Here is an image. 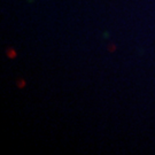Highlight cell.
Masks as SVG:
<instances>
[{
  "label": "cell",
  "instance_id": "6da1fadb",
  "mask_svg": "<svg viewBox=\"0 0 155 155\" xmlns=\"http://www.w3.org/2000/svg\"><path fill=\"white\" fill-rule=\"evenodd\" d=\"M6 54H7V56L9 58V59H15L16 58V51L13 50V48H9V50H7V52H6Z\"/></svg>",
  "mask_w": 155,
  "mask_h": 155
},
{
  "label": "cell",
  "instance_id": "7a4b0ae2",
  "mask_svg": "<svg viewBox=\"0 0 155 155\" xmlns=\"http://www.w3.org/2000/svg\"><path fill=\"white\" fill-rule=\"evenodd\" d=\"M17 85H18V87H20V89H22V87H24V85H25V82H24L23 79H21V81L18 82V84H17Z\"/></svg>",
  "mask_w": 155,
  "mask_h": 155
},
{
  "label": "cell",
  "instance_id": "3957f363",
  "mask_svg": "<svg viewBox=\"0 0 155 155\" xmlns=\"http://www.w3.org/2000/svg\"><path fill=\"white\" fill-rule=\"evenodd\" d=\"M109 48H110V50H109V51H110V52H114V51H115V50H114V48H116V47H114V46H110Z\"/></svg>",
  "mask_w": 155,
  "mask_h": 155
}]
</instances>
